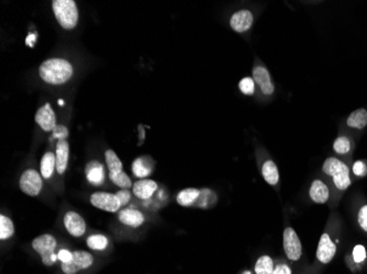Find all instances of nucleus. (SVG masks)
<instances>
[{"instance_id":"nucleus-20","label":"nucleus","mask_w":367,"mask_h":274,"mask_svg":"<svg viewBox=\"0 0 367 274\" xmlns=\"http://www.w3.org/2000/svg\"><path fill=\"white\" fill-rule=\"evenodd\" d=\"M346 123L350 127L362 130L367 125V110L357 109L347 118Z\"/></svg>"},{"instance_id":"nucleus-13","label":"nucleus","mask_w":367,"mask_h":274,"mask_svg":"<svg viewBox=\"0 0 367 274\" xmlns=\"http://www.w3.org/2000/svg\"><path fill=\"white\" fill-rule=\"evenodd\" d=\"M253 80L259 85L263 93L272 94L274 92V85L265 67L258 66L253 69Z\"/></svg>"},{"instance_id":"nucleus-32","label":"nucleus","mask_w":367,"mask_h":274,"mask_svg":"<svg viewBox=\"0 0 367 274\" xmlns=\"http://www.w3.org/2000/svg\"><path fill=\"white\" fill-rule=\"evenodd\" d=\"M353 258H354V261L357 263L363 262L366 259V250L362 245L355 246L353 250Z\"/></svg>"},{"instance_id":"nucleus-34","label":"nucleus","mask_w":367,"mask_h":274,"mask_svg":"<svg viewBox=\"0 0 367 274\" xmlns=\"http://www.w3.org/2000/svg\"><path fill=\"white\" fill-rule=\"evenodd\" d=\"M116 195L118 197L119 201H120L121 206H123V205L129 203V201H130V199H131L130 192L127 191L126 189H122V190H120V191H118V192L116 193Z\"/></svg>"},{"instance_id":"nucleus-26","label":"nucleus","mask_w":367,"mask_h":274,"mask_svg":"<svg viewBox=\"0 0 367 274\" xmlns=\"http://www.w3.org/2000/svg\"><path fill=\"white\" fill-rule=\"evenodd\" d=\"M13 233H14V226L11 220L5 215L0 216V239L6 240L8 238H10Z\"/></svg>"},{"instance_id":"nucleus-12","label":"nucleus","mask_w":367,"mask_h":274,"mask_svg":"<svg viewBox=\"0 0 367 274\" xmlns=\"http://www.w3.org/2000/svg\"><path fill=\"white\" fill-rule=\"evenodd\" d=\"M254 21V17L249 10H240L235 12L230 20V26L235 32L243 33V32L250 30Z\"/></svg>"},{"instance_id":"nucleus-28","label":"nucleus","mask_w":367,"mask_h":274,"mask_svg":"<svg viewBox=\"0 0 367 274\" xmlns=\"http://www.w3.org/2000/svg\"><path fill=\"white\" fill-rule=\"evenodd\" d=\"M87 246L93 250H103L108 246V239L103 235H91L87 239Z\"/></svg>"},{"instance_id":"nucleus-39","label":"nucleus","mask_w":367,"mask_h":274,"mask_svg":"<svg viewBox=\"0 0 367 274\" xmlns=\"http://www.w3.org/2000/svg\"><path fill=\"white\" fill-rule=\"evenodd\" d=\"M244 274H251V273H250V272H245Z\"/></svg>"},{"instance_id":"nucleus-38","label":"nucleus","mask_w":367,"mask_h":274,"mask_svg":"<svg viewBox=\"0 0 367 274\" xmlns=\"http://www.w3.org/2000/svg\"><path fill=\"white\" fill-rule=\"evenodd\" d=\"M59 104H61V106H63V104H64V101L60 100V101H59Z\"/></svg>"},{"instance_id":"nucleus-4","label":"nucleus","mask_w":367,"mask_h":274,"mask_svg":"<svg viewBox=\"0 0 367 274\" xmlns=\"http://www.w3.org/2000/svg\"><path fill=\"white\" fill-rule=\"evenodd\" d=\"M57 245V239L50 233H44V235L39 236L32 241V248L40 255L42 262L47 267H51L59 259L58 255H55L54 252Z\"/></svg>"},{"instance_id":"nucleus-1","label":"nucleus","mask_w":367,"mask_h":274,"mask_svg":"<svg viewBox=\"0 0 367 274\" xmlns=\"http://www.w3.org/2000/svg\"><path fill=\"white\" fill-rule=\"evenodd\" d=\"M39 75L47 84L63 85L73 76V67L63 58H50L40 65Z\"/></svg>"},{"instance_id":"nucleus-18","label":"nucleus","mask_w":367,"mask_h":274,"mask_svg":"<svg viewBox=\"0 0 367 274\" xmlns=\"http://www.w3.org/2000/svg\"><path fill=\"white\" fill-rule=\"evenodd\" d=\"M311 200L318 204H324L329 200V189L321 180H315L309 191Z\"/></svg>"},{"instance_id":"nucleus-3","label":"nucleus","mask_w":367,"mask_h":274,"mask_svg":"<svg viewBox=\"0 0 367 274\" xmlns=\"http://www.w3.org/2000/svg\"><path fill=\"white\" fill-rule=\"evenodd\" d=\"M322 170L324 173L332 177L333 182L337 185L338 189L345 190L351 185L350 169L343 161L339 160L338 158L331 157L326 159L323 163Z\"/></svg>"},{"instance_id":"nucleus-6","label":"nucleus","mask_w":367,"mask_h":274,"mask_svg":"<svg viewBox=\"0 0 367 274\" xmlns=\"http://www.w3.org/2000/svg\"><path fill=\"white\" fill-rule=\"evenodd\" d=\"M19 185L23 193L30 197H36L43 188V182L38 171L33 169H28L21 174Z\"/></svg>"},{"instance_id":"nucleus-22","label":"nucleus","mask_w":367,"mask_h":274,"mask_svg":"<svg viewBox=\"0 0 367 274\" xmlns=\"http://www.w3.org/2000/svg\"><path fill=\"white\" fill-rule=\"evenodd\" d=\"M262 173L264 177L265 181L270 184V185H276L279 180V173H278V168L275 165L274 161L267 160L266 163L263 165L262 168Z\"/></svg>"},{"instance_id":"nucleus-25","label":"nucleus","mask_w":367,"mask_h":274,"mask_svg":"<svg viewBox=\"0 0 367 274\" xmlns=\"http://www.w3.org/2000/svg\"><path fill=\"white\" fill-rule=\"evenodd\" d=\"M109 178L116 185L122 189H129L132 185L131 179L127 177V174L123 170L109 172Z\"/></svg>"},{"instance_id":"nucleus-16","label":"nucleus","mask_w":367,"mask_h":274,"mask_svg":"<svg viewBox=\"0 0 367 274\" xmlns=\"http://www.w3.org/2000/svg\"><path fill=\"white\" fill-rule=\"evenodd\" d=\"M55 157H57V171L63 174L66 170L69 158V145L66 141H60L58 143Z\"/></svg>"},{"instance_id":"nucleus-31","label":"nucleus","mask_w":367,"mask_h":274,"mask_svg":"<svg viewBox=\"0 0 367 274\" xmlns=\"http://www.w3.org/2000/svg\"><path fill=\"white\" fill-rule=\"evenodd\" d=\"M68 130L65 125H57V127L53 130V136L60 141H65V139L68 137Z\"/></svg>"},{"instance_id":"nucleus-15","label":"nucleus","mask_w":367,"mask_h":274,"mask_svg":"<svg viewBox=\"0 0 367 274\" xmlns=\"http://www.w3.org/2000/svg\"><path fill=\"white\" fill-rule=\"evenodd\" d=\"M119 221L126 225V226L137 228L144 223V216L141 212L137 211V209L125 208L119 213Z\"/></svg>"},{"instance_id":"nucleus-30","label":"nucleus","mask_w":367,"mask_h":274,"mask_svg":"<svg viewBox=\"0 0 367 274\" xmlns=\"http://www.w3.org/2000/svg\"><path fill=\"white\" fill-rule=\"evenodd\" d=\"M238 87H240V90L244 94L251 95L255 91V82L250 77H245L241 80L240 84H238Z\"/></svg>"},{"instance_id":"nucleus-5","label":"nucleus","mask_w":367,"mask_h":274,"mask_svg":"<svg viewBox=\"0 0 367 274\" xmlns=\"http://www.w3.org/2000/svg\"><path fill=\"white\" fill-rule=\"evenodd\" d=\"M94 263V257L87 251L76 250L73 252V258L67 263H62V271L65 274H76L77 272L88 269Z\"/></svg>"},{"instance_id":"nucleus-8","label":"nucleus","mask_w":367,"mask_h":274,"mask_svg":"<svg viewBox=\"0 0 367 274\" xmlns=\"http://www.w3.org/2000/svg\"><path fill=\"white\" fill-rule=\"evenodd\" d=\"M284 249L287 258L292 261H297L301 257L302 247L299 237L290 227H287L284 231Z\"/></svg>"},{"instance_id":"nucleus-21","label":"nucleus","mask_w":367,"mask_h":274,"mask_svg":"<svg viewBox=\"0 0 367 274\" xmlns=\"http://www.w3.org/2000/svg\"><path fill=\"white\" fill-rule=\"evenodd\" d=\"M55 168H57V157H55V154L51 151L45 152V155L41 160V173L43 178L50 179Z\"/></svg>"},{"instance_id":"nucleus-2","label":"nucleus","mask_w":367,"mask_h":274,"mask_svg":"<svg viewBox=\"0 0 367 274\" xmlns=\"http://www.w3.org/2000/svg\"><path fill=\"white\" fill-rule=\"evenodd\" d=\"M52 7L55 18L63 29L71 30L77 26L78 9L74 0H53Z\"/></svg>"},{"instance_id":"nucleus-17","label":"nucleus","mask_w":367,"mask_h":274,"mask_svg":"<svg viewBox=\"0 0 367 274\" xmlns=\"http://www.w3.org/2000/svg\"><path fill=\"white\" fill-rule=\"evenodd\" d=\"M85 174L87 179L95 185H100L105 181V170L103 167L98 161H90V163L86 166Z\"/></svg>"},{"instance_id":"nucleus-27","label":"nucleus","mask_w":367,"mask_h":274,"mask_svg":"<svg viewBox=\"0 0 367 274\" xmlns=\"http://www.w3.org/2000/svg\"><path fill=\"white\" fill-rule=\"evenodd\" d=\"M105 158H106V164L108 166L109 172L123 170V166H122L121 160L119 159V157L116 155V152L114 150L108 149L105 154Z\"/></svg>"},{"instance_id":"nucleus-7","label":"nucleus","mask_w":367,"mask_h":274,"mask_svg":"<svg viewBox=\"0 0 367 274\" xmlns=\"http://www.w3.org/2000/svg\"><path fill=\"white\" fill-rule=\"evenodd\" d=\"M90 203L97 208L106 212H117L121 207V203L118 197L113 193L96 192L90 197Z\"/></svg>"},{"instance_id":"nucleus-23","label":"nucleus","mask_w":367,"mask_h":274,"mask_svg":"<svg viewBox=\"0 0 367 274\" xmlns=\"http://www.w3.org/2000/svg\"><path fill=\"white\" fill-rule=\"evenodd\" d=\"M200 195V191L195 188H188L182 190L177 195V203L181 206H191Z\"/></svg>"},{"instance_id":"nucleus-33","label":"nucleus","mask_w":367,"mask_h":274,"mask_svg":"<svg viewBox=\"0 0 367 274\" xmlns=\"http://www.w3.org/2000/svg\"><path fill=\"white\" fill-rule=\"evenodd\" d=\"M357 221L358 224H360V226L367 231V205H364L360 212H358V216H357Z\"/></svg>"},{"instance_id":"nucleus-36","label":"nucleus","mask_w":367,"mask_h":274,"mask_svg":"<svg viewBox=\"0 0 367 274\" xmlns=\"http://www.w3.org/2000/svg\"><path fill=\"white\" fill-rule=\"evenodd\" d=\"M353 171L356 175H364L366 173V165L363 161H356L353 167Z\"/></svg>"},{"instance_id":"nucleus-35","label":"nucleus","mask_w":367,"mask_h":274,"mask_svg":"<svg viewBox=\"0 0 367 274\" xmlns=\"http://www.w3.org/2000/svg\"><path fill=\"white\" fill-rule=\"evenodd\" d=\"M58 257L62 263H67L71 260V258H73V252L66 250V249H62L58 253Z\"/></svg>"},{"instance_id":"nucleus-29","label":"nucleus","mask_w":367,"mask_h":274,"mask_svg":"<svg viewBox=\"0 0 367 274\" xmlns=\"http://www.w3.org/2000/svg\"><path fill=\"white\" fill-rule=\"evenodd\" d=\"M333 149L340 155H344L351 149V141L345 136H340L333 144Z\"/></svg>"},{"instance_id":"nucleus-10","label":"nucleus","mask_w":367,"mask_h":274,"mask_svg":"<svg viewBox=\"0 0 367 274\" xmlns=\"http://www.w3.org/2000/svg\"><path fill=\"white\" fill-rule=\"evenodd\" d=\"M66 230L74 237H81L86 231V223L83 217L75 212H67L64 216Z\"/></svg>"},{"instance_id":"nucleus-24","label":"nucleus","mask_w":367,"mask_h":274,"mask_svg":"<svg viewBox=\"0 0 367 274\" xmlns=\"http://www.w3.org/2000/svg\"><path fill=\"white\" fill-rule=\"evenodd\" d=\"M274 270V263L272 258L268 256H263L259 258L255 264V273L256 274H272Z\"/></svg>"},{"instance_id":"nucleus-11","label":"nucleus","mask_w":367,"mask_h":274,"mask_svg":"<svg viewBox=\"0 0 367 274\" xmlns=\"http://www.w3.org/2000/svg\"><path fill=\"white\" fill-rule=\"evenodd\" d=\"M337 252V247L336 244L331 240L330 236L328 233H323L319 241L318 250H317V258L318 260L321 263H329L333 257L336 256Z\"/></svg>"},{"instance_id":"nucleus-37","label":"nucleus","mask_w":367,"mask_h":274,"mask_svg":"<svg viewBox=\"0 0 367 274\" xmlns=\"http://www.w3.org/2000/svg\"><path fill=\"white\" fill-rule=\"evenodd\" d=\"M272 274H291V270L289 269L288 265L278 264L276 267H274Z\"/></svg>"},{"instance_id":"nucleus-19","label":"nucleus","mask_w":367,"mask_h":274,"mask_svg":"<svg viewBox=\"0 0 367 274\" xmlns=\"http://www.w3.org/2000/svg\"><path fill=\"white\" fill-rule=\"evenodd\" d=\"M132 171L138 178H146L152 172V160L145 156L137 158L132 165Z\"/></svg>"},{"instance_id":"nucleus-9","label":"nucleus","mask_w":367,"mask_h":274,"mask_svg":"<svg viewBox=\"0 0 367 274\" xmlns=\"http://www.w3.org/2000/svg\"><path fill=\"white\" fill-rule=\"evenodd\" d=\"M35 122L45 132H51L57 127V116L50 103H46L40 108L35 114Z\"/></svg>"},{"instance_id":"nucleus-14","label":"nucleus","mask_w":367,"mask_h":274,"mask_svg":"<svg viewBox=\"0 0 367 274\" xmlns=\"http://www.w3.org/2000/svg\"><path fill=\"white\" fill-rule=\"evenodd\" d=\"M157 189V184L153 180L141 179L133 184V193L135 197L142 200H148L153 195Z\"/></svg>"}]
</instances>
